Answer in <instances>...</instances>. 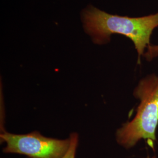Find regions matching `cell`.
Masks as SVG:
<instances>
[{"instance_id": "1", "label": "cell", "mask_w": 158, "mask_h": 158, "mask_svg": "<svg viewBox=\"0 0 158 158\" xmlns=\"http://www.w3.org/2000/svg\"><path fill=\"white\" fill-rule=\"evenodd\" d=\"M85 32L93 42L98 45L108 43L113 34H120L133 42L138 53V63L141 62L155 29L158 27V12L141 17L113 15L89 6L82 12Z\"/></svg>"}, {"instance_id": "5", "label": "cell", "mask_w": 158, "mask_h": 158, "mask_svg": "<svg viewBox=\"0 0 158 158\" xmlns=\"http://www.w3.org/2000/svg\"><path fill=\"white\" fill-rule=\"evenodd\" d=\"M143 56L148 62H151L158 57V45L148 46Z\"/></svg>"}, {"instance_id": "4", "label": "cell", "mask_w": 158, "mask_h": 158, "mask_svg": "<svg viewBox=\"0 0 158 158\" xmlns=\"http://www.w3.org/2000/svg\"><path fill=\"white\" fill-rule=\"evenodd\" d=\"M70 145L68 152L62 158H75L79 143V136L77 133H72L70 135Z\"/></svg>"}, {"instance_id": "6", "label": "cell", "mask_w": 158, "mask_h": 158, "mask_svg": "<svg viewBox=\"0 0 158 158\" xmlns=\"http://www.w3.org/2000/svg\"><path fill=\"white\" fill-rule=\"evenodd\" d=\"M145 158H156V156H149V155H148Z\"/></svg>"}, {"instance_id": "3", "label": "cell", "mask_w": 158, "mask_h": 158, "mask_svg": "<svg viewBox=\"0 0 158 158\" xmlns=\"http://www.w3.org/2000/svg\"><path fill=\"white\" fill-rule=\"evenodd\" d=\"M1 142L6 143L3 152L23 155L29 158H62L70 145V137L58 139L46 137L34 131L27 134L1 133Z\"/></svg>"}, {"instance_id": "2", "label": "cell", "mask_w": 158, "mask_h": 158, "mask_svg": "<svg viewBox=\"0 0 158 158\" xmlns=\"http://www.w3.org/2000/svg\"><path fill=\"white\" fill-rule=\"evenodd\" d=\"M139 100L134 118L117 131L116 141L127 149L135 147L141 139L156 141L158 125V74L142 79L133 93Z\"/></svg>"}]
</instances>
